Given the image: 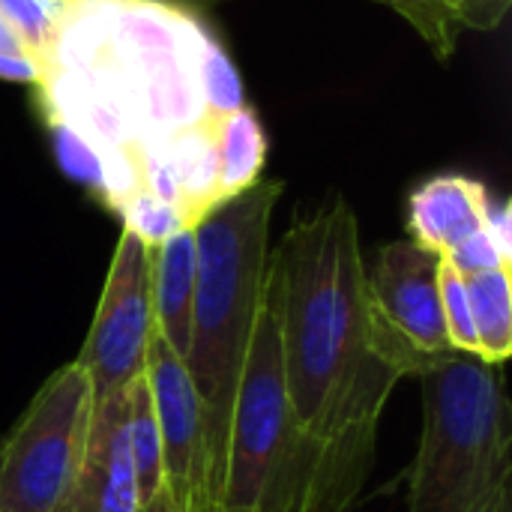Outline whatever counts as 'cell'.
Returning a JSON list of instances; mask_svg holds the SVG:
<instances>
[{
	"instance_id": "obj_2",
	"label": "cell",
	"mask_w": 512,
	"mask_h": 512,
	"mask_svg": "<svg viewBox=\"0 0 512 512\" xmlns=\"http://www.w3.org/2000/svg\"><path fill=\"white\" fill-rule=\"evenodd\" d=\"M39 105L99 162L96 195L114 210L135 162L174 132L246 105L234 60L189 9L153 0H81L42 54Z\"/></svg>"
},
{
	"instance_id": "obj_16",
	"label": "cell",
	"mask_w": 512,
	"mask_h": 512,
	"mask_svg": "<svg viewBox=\"0 0 512 512\" xmlns=\"http://www.w3.org/2000/svg\"><path fill=\"white\" fill-rule=\"evenodd\" d=\"M384 3L396 9L420 33V39L435 51V57L444 60L456 51L462 21L447 0H384Z\"/></svg>"
},
{
	"instance_id": "obj_5",
	"label": "cell",
	"mask_w": 512,
	"mask_h": 512,
	"mask_svg": "<svg viewBox=\"0 0 512 512\" xmlns=\"http://www.w3.org/2000/svg\"><path fill=\"white\" fill-rule=\"evenodd\" d=\"M294 450L276 321L264 297L228 423L219 512H288Z\"/></svg>"
},
{
	"instance_id": "obj_23",
	"label": "cell",
	"mask_w": 512,
	"mask_h": 512,
	"mask_svg": "<svg viewBox=\"0 0 512 512\" xmlns=\"http://www.w3.org/2000/svg\"><path fill=\"white\" fill-rule=\"evenodd\" d=\"M153 3H165V6H177V9H189V12H198V9H210V6H219L225 0H153Z\"/></svg>"
},
{
	"instance_id": "obj_7",
	"label": "cell",
	"mask_w": 512,
	"mask_h": 512,
	"mask_svg": "<svg viewBox=\"0 0 512 512\" xmlns=\"http://www.w3.org/2000/svg\"><path fill=\"white\" fill-rule=\"evenodd\" d=\"M441 255L414 240H393L366 267V300L375 351L399 378H423L456 357L450 348L441 291Z\"/></svg>"
},
{
	"instance_id": "obj_25",
	"label": "cell",
	"mask_w": 512,
	"mask_h": 512,
	"mask_svg": "<svg viewBox=\"0 0 512 512\" xmlns=\"http://www.w3.org/2000/svg\"><path fill=\"white\" fill-rule=\"evenodd\" d=\"M57 3H60V6H66V9H69V6H75V3H81V0H57Z\"/></svg>"
},
{
	"instance_id": "obj_21",
	"label": "cell",
	"mask_w": 512,
	"mask_h": 512,
	"mask_svg": "<svg viewBox=\"0 0 512 512\" xmlns=\"http://www.w3.org/2000/svg\"><path fill=\"white\" fill-rule=\"evenodd\" d=\"M0 78L15 84H39L42 78V60L30 54H9L0 51Z\"/></svg>"
},
{
	"instance_id": "obj_11",
	"label": "cell",
	"mask_w": 512,
	"mask_h": 512,
	"mask_svg": "<svg viewBox=\"0 0 512 512\" xmlns=\"http://www.w3.org/2000/svg\"><path fill=\"white\" fill-rule=\"evenodd\" d=\"M492 195L468 174H438L408 195V240L447 258L486 228Z\"/></svg>"
},
{
	"instance_id": "obj_10",
	"label": "cell",
	"mask_w": 512,
	"mask_h": 512,
	"mask_svg": "<svg viewBox=\"0 0 512 512\" xmlns=\"http://www.w3.org/2000/svg\"><path fill=\"white\" fill-rule=\"evenodd\" d=\"M60 512H141V489L126 432V390L93 402L81 468Z\"/></svg>"
},
{
	"instance_id": "obj_22",
	"label": "cell",
	"mask_w": 512,
	"mask_h": 512,
	"mask_svg": "<svg viewBox=\"0 0 512 512\" xmlns=\"http://www.w3.org/2000/svg\"><path fill=\"white\" fill-rule=\"evenodd\" d=\"M0 51H9V54H30L27 51V45H24V39L18 36V30L0 15ZM33 57V54H30Z\"/></svg>"
},
{
	"instance_id": "obj_9",
	"label": "cell",
	"mask_w": 512,
	"mask_h": 512,
	"mask_svg": "<svg viewBox=\"0 0 512 512\" xmlns=\"http://www.w3.org/2000/svg\"><path fill=\"white\" fill-rule=\"evenodd\" d=\"M144 378L162 438V498L171 512H216L213 459L204 411L183 360L153 339Z\"/></svg>"
},
{
	"instance_id": "obj_12",
	"label": "cell",
	"mask_w": 512,
	"mask_h": 512,
	"mask_svg": "<svg viewBox=\"0 0 512 512\" xmlns=\"http://www.w3.org/2000/svg\"><path fill=\"white\" fill-rule=\"evenodd\" d=\"M195 231H177L153 246V324L156 339L180 360L189 348L195 309Z\"/></svg>"
},
{
	"instance_id": "obj_8",
	"label": "cell",
	"mask_w": 512,
	"mask_h": 512,
	"mask_svg": "<svg viewBox=\"0 0 512 512\" xmlns=\"http://www.w3.org/2000/svg\"><path fill=\"white\" fill-rule=\"evenodd\" d=\"M153 339V246L123 228L90 330L75 357L90 381L93 402L129 390L144 375Z\"/></svg>"
},
{
	"instance_id": "obj_4",
	"label": "cell",
	"mask_w": 512,
	"mask_h": 512,
	"mask_svg": "<svg viewBox=\"0 0 512 512\" xmlns=\"http://www.w3.org/2000/svg\"><path fill=\"white\" fill-rule=\"evenodd\" d=\"M423 432L408 512H512L510 402L501 369L456 354L420 378Z\"/></svg>"
},
{
	"instance_id": "obj_6",
	"label": "cell",
	"mask_w": 512,
	"mask_h": 512,
	"mask_svg": "<svg viewBox=\"0 0 512 512\" xmlns=\"http://www.w3.org/2000/svg\"><path fill=\"white\" fill-rule=\"evenodd\" d=\"M93 390L72 360L54 369L0 438V512H60L78 477Z\"/></svg>"
},
{
	"instance_id": "obj_13",
	"label": "cell",
	"mask_w": 512,
	"mask_h": 512,
	"mask_svg": "<svg viewBox=\"0 0 512 512\" xmlns=\"http://www.w3.org/2000/svg\"><path fill=\"white\" fill-rule=\"evenodd\" d=\"M462 279L477 330V357L489 366H501L512 354V267H495Z\"/></svg>"
},
{
	"instance_id": "obj_1",
	"label": "cell",
	"mask_w": 512,
	"mask_h": 512,
	"mask_svg": "<svg viewBox=\"0 0 512 512\" xmlns=\"http://www.w3.org/2000/svg\"><path fill=\"white\" fill-rule=\"evenodd\" d=\"M264 297L297 432L288 512H348L402 378L375 351L360 225L342 195L294 219L270 246Z\"/></svg>"
},
{
	"instance_id": "obj_3",
	"label": "cell",
	"mask_w": 512,
	"mask_h": 512,
	"mask_svg": "<svg viewBox=\"0 0 512 512\" xmlns=\"http://www.w3.org/2000/svg\"><path fill=\"white\" fill-rule=\"evenodd\" d=\"M282 180H258L195 222V309L183 366L204 411L213 459L216 512L228 423L264 306L270 225Z\"/></svg>"
},
{
	"instance_id": "obj_24",
	"label": "cell",
	"mask_w": 512,
	"mask_h": 512,
	"mask_svg": "<svg viewBox=\"0 0 512 512\" xmlns=\"http://www.w3.org/2000/svg\"><path fill=\"white\" fill-rule=\"evenodd\" d=\"M141 512H171V510H168V504H165V498H159L156 504H150L147 510H141Z\"/></svg>"
},
{
	"instance_id": "obj_19",
	"label": "cell",
	"mask_w": 512,
	"mask_h": 512,
	"mask_svg": "<svg viewBox=\"0 0 512 512\" xmlns=\"http://www.w3.org/2000/svg\"><path fill=\"white\" fill-rule=\"evenodd\" d=\"M459 276H474L483 270H495V267H512L510 246L501 243L489 228L477 231L474 237H468L459 249H453L444 258Z\"/></svg>"
},
{
	"instance_id": "obj_17",
	"label": "cell",
	"mask_w": 512,
	"mask_h": 512,
	"mask_svg": "<svg viewBox=\"0 0 512 512\" xmlns=\"http://www.w3.org/2000/svg\"><path fill=\"white\" fill-rule=\"evenodd\" d=\"M438 291H441V315H444L450 348L456 354L477 357V330H474L468 288H465V279L444 258H441V273H438Z\"/></svg>"
},
{
	"instance_id": "obj_20",
	"label": "cell",
	"mask_w": 512,
	"mask_h": 512,
	"mask_svg": "<svg viewBox=\"0 0 512 512\" xmlns=\"http://www.w3.org/2000/svg\"><path fill=\"white\" fill-rule=\"evenodd\" d=\"M447 3L459 15L462 27H492L501 18V12L492 9V3L507 9V0H447Z\"/></svg>"
},
{
	"instance_id": "obj_26",
	"label": "cell",
	"mask_w": 512,
	"mask_h": 512,
	"mask_svg": "<svg viewBox=\"0 0 512 512\" xmlns=\"http://www.w3.org/2000/svg\"><path fill=\"white\" fill-rule=\"evenodd\" d=\"M375 3H384V0H375Z\"/></svg>"
},
{
	"instance_id": "obj_18",
	"label": "cell",
	"mask_w": 512,
	"mask_h": 512,
	"mask_svg": "<svg viewBox=\"0 0 512 512\" xmlns=\"http://www.w3.org/2000/svg\"><path fill=\"white\" fill-rule=\"evenodd\" d=\"M0 15L18 30L27 51L42 60L66 15V6L57 0H0Z\"/></svg>"
},
{
	"instance_id": "obj_14",
	"label": "cell",
	"mask_w": 512,
	"mask_h": 512,
	"mask_svg": "<svg viewBox=\"0 0 512 512\" xmlns=\"http://www.w3.org/2000/svg\"><path fill=\"white\" fill-rule=\"evenodd\" d=\"M267 159V135L258 114L243 105L225 114L216 126V168H219V195L222 201L240 195L261 180Z\"/></svg>"
},
{
	"instance_id": "obj_15",
	"label": "cell",
	"mask_w": 512,
	"mask_h": 512,
	"mask_svg": "<svg viewBox=\"0 0 512 512\" xmlns=\"http://www.w3.org/2000/svg\"><path fill=\"white\" fill-rule=\"evenodd\" d=\"M126 432H129V450L141 489V510H147L162 498V438H159V420L144 375L132 381L126 390Z\"/></svg>"
}]
</instances>
